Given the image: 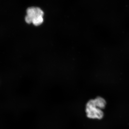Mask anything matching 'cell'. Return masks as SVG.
Segmentation results:
<instances>
[{"label":"cell","mask_w":129,"mask_h":129,"mask_svg":"<svg viewBox=\"0 0 129 129\" xmlns=\"http://www.w3.org/2000/svg\"><path fill=\"white\" fill-rule=\"evenodd\" d=\"M106 105V100L101 97L89 100L86 106L87 117L92 119H102L104 114L102 110L105 108Z\"/></svg>","instance_id":"cell-1"},{"label":"cell","mask_w":129,"mask_h":129,"mask_svg":"<svg viewBox=\"0 0 129 129\" xmlns=\"http://www.w3.org/2000/svg\"><path fill=\"white\" fill-rule=\"evenodd\" d=\"M27 15L25 17V21L27 23H32L34 19L40 16H44V13L39 8L31 7L27 10Z\"/></svg>","instance_id":"cell-2"},{"label":"cell","mask_w":129,"mask_h":129,"mask_svg":"<svg viewBox=\"0 0 129 129\" xmlns=\"http://www.w3.org/2000/svg\"><path fill=\"white\" fill-rule=\"evenodd\" d=\"M44 22L43 16L38 17L37 18L34 19L32 21V23L36 26H39L41 24Z\"/></svg>","instance_id":"cell-3"}]
</instances>
